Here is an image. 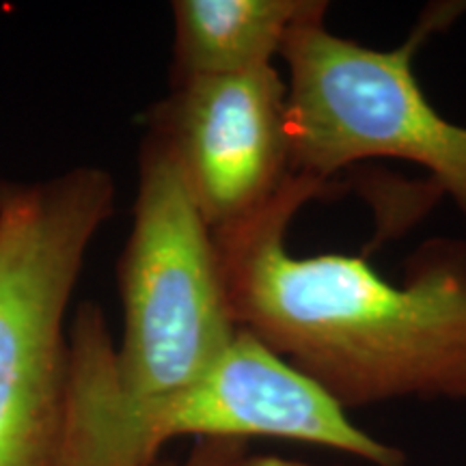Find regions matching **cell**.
Returning <instances> with one entry per match:
<instances>
[{"label":"cell","instance_id":"1","mask_svg":"<svg viewBox=\"0 0 466 466\" xmlns=\"http://www.w3.org/2000/svg\"><path fill=\"white\" fill-rule=\"evenodd\" d=\"M333 182L294 173L253 214L212 231L238 329L322 384L339 404L466 400V248L425 250L404 285L363 258H296L285 236Z\"/></svg>","mask_w":466,"mask_h":466},{"label":"cell","instance_id":"7","mask_svg":"<svg viewBox=\"0 0 466 466\" xmlns=\"http://www.w3.org/2000/svg\"><path fill=\"white\" fill-rule=\"evenodd\" d=\"M326 14L322 0H175V83L270 67L291 28Z\"/></svg>","mask_w":466,"mask_h":466},{"label":"cell","instance_id":"5","mask_svg":"<svg viewBox=\"0 0 466 466\" xmlns=\"http://www.w3.org/2000/svg\"><path fill=\"white\" fill-rule=\"evenodd\" d=\"M288 83L275 67L175 83L154 115L209 231L259 209L291 177Z\"/></svg>","mask_w":466,"mask_h":466},{"label":"cell","instance_id":"6","mask_svg":"<svg viewBox=\"0 0 466 466\" xmlns=\"http://www.w3.org/2000/svg\"><path fill=\"white\" fill-rule=\"evenodd\" d=\"M177 436H268L348 453L374 466L408 464L400 447L360 430L322 384L244 329L162 415L160 445Z\"/></svg>","mask_w":466,"mask_h":466},{"label":"cell","instance_id":"3","mask_svg":"<svg viewBox=\"0 0 466 466\" xmlns=\"http://www.w3.org/2000/svg\"><path fill=\"white\" fill-rule=\"evenodd\" d=\"M113 197L96 167L0 184V466H63L66 309Z\"/></svg>","mask_w":466,"mask_h":466},{"label":"cell","instance_id":"4","mask_svg":"<svg viewBox=\"0 0 466 466\" xmlns=\"http://www.w3.org/2000/svg\"><path fill=\"white\" fill-rule=\"evenodd\" d=\"M464 7L442 3L423 11L393 50L339 37L324 20L291 28L281 48L289 72L285 132L291 173L330 182L359 160H408L428 168L466 217V127L430 104L412 72L421 44Z\"/></svg>","mask_w":466,"mask_h":466},{"label":"cell","instance_id":"8","mask_svg":"<svg viewBox=\"0 0 466 466\" xmlns=\"http://www.w3.org/2000/svg\"><path fill=\"white\" fill-rule=\"evenodd\" d=\"M247 456L244 441L199 439L177 466H238Z\"/></svg>","mask_w":466,"mask_h":466},{"label":"cell","instance_id":"9","mask_svg":"<svg viewBox=\"0 0 466 466\" xmlns=\"http://www.w3.org/2000/svg\"><path fill=\"white\" fill-rule=\"evenodd\" d=\"M238 466H319V464H309V462H300V460H289L281 456H248L247 453Z\"/></svg>","mask_w":466,"mask_h":466},{"label":"cell","instance_id":"2","mask_svg":"<svg viewBox=\"0 0 466 466\" xmlns=\"http://www.w3.org/2000/svg\"><path fill=\"white\" fill-rule=\"evenodd\" d=\"M119 288L126 316L119 348L96 307L76 316L67 346L63 466H154L162 415L238 330L212 231L156 130L141 151Z\"/></svg>","mask_w":466,"mask_h":466}]
</instances>
